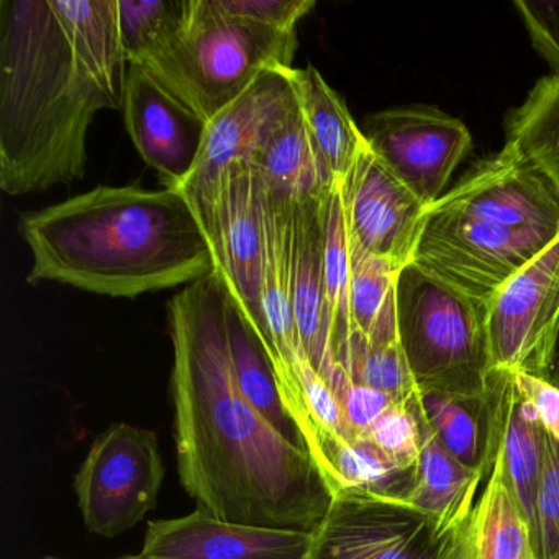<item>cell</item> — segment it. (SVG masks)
Masks as SVG:
<instances>
[{
    "label": "cell",
    "mask_w": 559,
    "mask_h": 559,
    "mask_svg": "<svg viewBox=\"0 0 559 559\" xmlns=\"http://www.w3.org/2000/svg\"><path fill=\"white\" fill-rule=\"evenodd\" d=\"M227 293L215 271L168 306L179 480L205 515L312 533L332 493L312 454L281 437L241 392L225 326Z\"/></svg>",
    "instance_id": "obj_1"
},
{
    "label": "cell",
    "mask_w": 559,
    "mask_h": 559,
    "mask_svg": "<svg viewBox=\"0 0 559 559\" xmlns=\"http://www.w3.org/2000/svg\"><path fill=\"white\" fill-rule=\"evenodd\" d=\"M21 231L34 257L28 284L135 299L215 273L207 237L176 189L97 186L24 215Z\"/></svg>",
    "instance_id": "obj_2"
},
{
    "label": "cell",
    "mask_w": 559,
    "mask_h": 559,
    "mask_svg": "<svg viewBox=\"0 0 559 559\" xmlns=\"http://www.w3.org/2000/svg\"><path fill=\"white\" fill-rule=\"evenodd\" d=\"M116 109L71 47L51 0L0 2V188L47 191L83 179L87 132Z\"/></svg>",
    "instance_id": "obj_3"
},
{
    "label": "cell",
    "mask_w": 559,
    "mask_h": 559,
    "mask_svg": "<svg viewBox=\"0 0 559 559\" xmlns=\"http://www.w3.org/2000/svg\"><path fill=\"white\" fill-rule=\"evenodd\" d=\"M297 32L231 17L215 0H186L171 44L143 70L205 123L266 70L293 68Z\"/></svg>",
    "instance_id": "obj_4"
},
{
    "label": "cell",
    "mask_w": 559,
    "mask_h": 559,
    "mask_svg": "<svg viewBox=\"0 0 559 559\" xmlns=\"http://www.w3.org/2000/svg\"><path fill=\"white\" fill-rule=\"evenodd\" d=\"M395 302L402 348L418 391L484 397L492 372L487 302L412 263L399 274Z\"/></svg>",
    "instance_id": "obj_5"
},
{
    "label": "cell",
    "mask_w": 559,
    "mask_h": 559,
    "mask_svg": "<svg viewBox=\"0 0 559 559\" xmlns=\"http://www.w3.org/2000/svg\"><path fill=\"white\" fill-rule=\"evenodd\" d=\"M467 528L444 532L405 500L342 490L310 533L309 559H457Z\"/></svg>",
    "instance_id": "obj_6"
},
{
    "label": "cell",
    "mask_w": 559,
    "mask_h": 559,
    "mask_svg": "<svg viewBox=\"0 0 559 559\" xmlns=\"http://www.w3.org/2000/svg\"><path fill=\"white\" fill-rule=\"evenodd\" d=\"M185 198L207 237L215 271L261 345L266 343L261 313L263 260V189L253 166L228 165L214 186H186Z\"/></svg>",
    "instance_id": "obj_7"
},
{
    "label": "cell",
    "mask_w": 559,
    "mask_h": 559,
    "mask_svg": "<svg viewBox=\"0 0 559 559\" xmlns=\"http://www.w3.org/2000/svg\"><path fill=\"white\" fill-rule=\"evenodd\" d=\"M163 479L155 431L110 425L91 444L74 480L87 530L104 538L129 532L155 509Z\"/></svg>",
    "instance_id": "obj_8"
},
{
    "label": "cell",
    "mask_w": 559,
    "mask_h": 559,
    "mask_svg": "<svg viewBox=\"0 0 559 559\" xmlns=\"http://www.w3.org/2000/svg\"><path fill=\"white\" fill-rule=\"evenodd\" d=\"M558 235L457 214H427L412 264L453 289L489 302Z\"/></svg>",
    "instance_id": "obj_9"
},
{
    "label": "cell",
    "mask_w": 559,
    "mask_h": 559,
    "mask_svg": "<svg viewBox=\"0 0 559 559\" xmlns=\"http://www.w3.org/2000/svg\"><path fill=\"white\" fill-rule=\"evenodd\" d=\"M492 369L545 379L559 336V235L487 302Z\"/></svg>",
    "instance_id": "obj_10"
},
{
    "label": "cell",
    "mask_w": 559,
    "mask_h": 559,
    "mask_svg": "<svg viewBox=\"0 0 559 559\" xmlns=\"http://www.w3.org/2000/svg\"><path fill=\"white\" fill-rule=\"evenodd\" d=\"M366 142L381 162L430 207L473 148L456 117L430 106L394 107L369 117Z\"/></svg>",
    "instance_id": "obj_11"
},
{
    "label": "cell",
    "mask_w": 559,
    "mask_h": 559,
    "mask_svg": "<svg viewBox=\"0 0 559 559\" xmlns=\"http://www.w3.org/2000/svg\"><path fill=\"white\" fill-rule=\"evenodd\" d=\"M427 214H457L559 235V192L532 162L506 143L496 155L471 166Z\"/></svg>",
    "instance_id": "obj_12"
},
{
    "label": "cell",
    "mask_w": 559,
    "mask_h": 559,
    "mask_svg": "<svg viewBox=\"0 0 559 559\" xmlns=\"http://www.w3.org/2000/svg\"><path fill=\"white\" fill-rule=\"evenodd\" d=\"M349 243L399 267L414 260L427 205L381 162L369 143L340 181Z\"/></svg>",
    "instance_id": "obj_13"
},
{
    "label": "cell",
    "mask_w": 559,
    "mask_h": 559,
    "mask_svg": "<svg viewBox=\"0 0 559 559\" xmlns=\"http://www.w3.org/2000/svg\"><path fill=\"white\" fill-rule=\"evenodd\" d=\"M122 110L143 162L158 171L166 188L181 191L204 148L207 123L133 64L127 73Z\"/></svg>",
    "instance_id": "obj_14"
},
{
    "label": "cell",
    "mask_w": 559,
    "mask_h": 559,
    "mask_svg": "<svg viewBox=\"0 0 559 559\" xmlns=\"http://www.w3.org/2000/svg\"><path fill=\"white\" fill-rule=\"evenodd\" d=\"M310 533L224 522L195 509L146 526L140 559H309Z\"/></svg>",
    "instance_id": "obj_15"
},
{
    "label": "cell",
    "mask_w": 559,
    "mask_h": 559,
    "mask_svg": "<svg viewBox=\"0 0 559 559\" xmlns=\"http://www.w3.org/2000/svg\"><path fill=\"white\" fill-rule=\"evenodd\" d=\"M290 70L263 71L238 99L207 123L204 148L182 188L217 185L228 165L250 162L267 133L297 106Z\"/></svg>",
    "instance_id": "obj_16"
},
{
    "label": "cell",
    "mask_w": 559,
    "mask_h": 559,
    "mask_svg": "<svg viewBox=\"0 0 559 559\" xmlns=\"http://www.w3.org/2000/svg\"><path fill=\"white\" fill-rule=\"evenodd\" d=\"M487 405L492 427L493 457L499 460L503 477L532 528L538 552L536 499L543 471L545 428L532 405L520 394L510 371L492 369L487 388Z\"/></svg>",
    "instance_id": "obj_17"
},
{
    "label": "cell",
    "mask_w": 559,
    "mask_h": 559,
    "mask_svg": "<svg viewBox=\"0 0 559 559\" xmlns=\"http://www.w3.org/2000/svg\"><path fill=\"white\" fill-rule=\"evenodd\" d=\"M320 198L293 201L290 281L294 319L300 343L310 365L326 381L338 362L333 356L332 329L326 307Z\"/></svg>",
    "instance_id": "obj_18"
},
{
    "label": "cell",
    "mask_w": 559,
    "mask_h": 559,
    "mask_svg": "<svg viewBox=\"0 0 559 559\" xmlns=\"http://www.w3.org/2000/svg\"><path fill=\"white\" fill-rule=\"evenodd\" d=\"M289 78L317 156L329 175L342 181L366 145L365 133L356 126L342 97L316 68H293Z\"/></svg>",
    "instance_id": "obj_19"
},
{
    "label": "cell",
    "mask_w": 559,
    "mask_h": 559,
    "mask_svg": "<svg viewBox=\"0 0 559 559\" xmlns=\"http://www.w3.org/2000/svg\"><path fill=\"white\" fill-rule=\"evenodd\" d=\"M71 47L122 109L127 58L119 27V0H51Z\"/></svg>",
    "instance_id": "obj_20"
},
{
    "label": "cell",
    "mask_w": 559,
    "mask_h": 559,
    "mask_svg": "<svg viewBox=\"0 0 559 559\" xmlns=\"http://www.w3.org/2000/svg\"><path fill=\"white\" fill-rule=\"evenodd\" d=\"M248 163L267 191L290 201L320 198L336 182L310 143L299 104L274 126Z\"/></svg>",
    "instance_id": "obj_21"
},
{
    "label": "cell",
    "mask_w": 559,
    "mask_h": 559,
    "mask_svg": "<svg viewBox=\"0 0 559 559\" xmlns=\"http://www.w3.org/2000/svg\"><path fill=\"white\" fill-rule=\"evenodd\" d=\"M484 476L454 460L425 424L415 483L405 502L433 519L444 532L466 528Z\"/></svg>",
    "instance_id": "obj_22"
},
{
    "label": "cell",
    "mask_w": 559,
    "mask_h": 559,
    "mask_svg": "<svg viewBox=\"0 0 559 559\" xmlns=\"http://www.w3.org/2000/svg\"><path fill=\"white\" fill-rule=\"evenodd\" d=\"M313 461L330 493L342 490L405 500L415 483V471L395 466L366 438L325 437L312 451Z\"/></svg>",
    "instance_id": "obj_23"
},
{
    "label": "cell",
    "mask_w": 559,
    "mask_h": 559,
    "mask_svg": "<svg viewBox=\"0 0 559 559\" xmlns=\"http://www.w3.org/2000/svg\"><path fill=\"white\" fill-rule=\"evenodd\" d=\"M228 289V287H227ZM225 326L235 376L245 397L266 418L267 424L294 447L309 451L302 431L287 412L277 388L273 366L266 349L258 340L257 333L248 325L240 307L231 297L230 290L225 300ZM310 453V451H309Z\"/></svg>",
    "instance_id": "obj_24"
},
{
    "label": "cell",
    "mask_w": 559,
    "mask_h": 559,
    "mask_svg": "<svg viewBox=\"0 0 559 559\" xmlns=\"http://www.w3.org/2000/svg\"><path fill=\"white\" fill-rule=\"evenodd\" d=\"M425 424L438 443L464 466L483 474L492 471V427L484 397L420 392Z\"/></svg>",
    "instance_id": "obj_25"
},
{
    "label": "cell",
    "mask_w": 559,
    "mask_h": 559,
    "mask_svg": "<svg viewBox=\"0 0 559 559\" xmlns=\"http://www.w3.org/2000/svg\"><path fill=\"white\" fill-rule=\"evenodd\" d=\"M469 538L473 559H538L532 528L497 457L474 507Z\"/></svg>",
    "instance_id": "obj_26"
},
{
    "label": "cell",
    "mask_w": 559,
    "mask_h": 559,
    "mask_svg": "<svg viewBox=\"0 0 559 559\" xmlns=\"http://www.w3.org/2000/svg\"><path fill=\"white\" fill-rule=\"evenodd\" d=\"M507 143L559 192V74L542 78L507 120Z\"/></svg>",
    "instance_id": "obj_27"
},
{
    "label": "cell",
    "mask_w": 559,
    "mask_h": 559,
    "mask_svg": "<svg viewBox=\"0 0 559 559\" xmlns=\"http://www.w3.org/2000/svg\"><path fill=\"white\" fill-rule=\"evenodd\" d=\"M320 215L323 227V274H325L326 307H329L332 348L335 361L342 358L353 333L349 312V258L348 230L343 214L340 181L320 198Z\"/></svg>",
    "instance_id": "obj_28"
},
{
    "label": "cell",
    "mask_w": 559,
    "mask_h": 559,
    "mask_svg": "<svg viewBox=\"0 0 559 559\" xmlns=\"http://www.w3.org/2000/svg\"><path fill=\"white\" fill-rule=\"evenodd\" d=\"M338 365L353 381L391 395L397 404L420 402V391L408 368L401 338L374 343L353 332Z\"/></svg>",
    "instance_id": "obj_29"
},
{
    "label": "cell",
    "mask_w": 559,
    "mask_h": 559,
    "mask_svg": "<svg viewBox=\"0 0 559 559\" xmlns=\"http://www.w3.org/2000/svg\"><path fill=\"white\" fill-rule=\"evenodd\" d=\"M186 0H119V27L127 63L143 67L178 35Z\"/></svg>",
    "instance_id": "obj_30"
},
{
    "label": "cell",
    "mask_w": 559,
    "mask_h": 559,
    "mask_svg": "<svg viewBox=\"0 0 559 559\" xmlns=\"http://www.w3.org/2000/svg\"><path fill=\"white\" fill-rule=\"evenodd\" d=\"M352 280H349V312L353 332L371 338L382 320L395 310V287L402 267L384 258L366 253L349 243Z\"/></svg>",
    "instance_id": "obj_31"
},
{
    "label": "cell",
    "mask_w": 559,
    "mask_h": 559,
    "mask_svg": "<svg viewBox=\"0 0 559 559\" xmlns=\"http://www.w3.org/2000/svg\"><path fill=\"white\" fill-rule=\"evenodd\" d=\"M424 433L421 404H394L382 414L365 435L395 466L405 471L417 469Z\"/></svg>",
    "instance_id": "obj_32"
},
{
    "label": "cell",
    "mask_w": 559,
    "mask_h": 559,
    "mask_svg": "<svg viewBox=\"0 0 559 559\" xmlns=\"http://www.w3.org/2000/svg\"><path fill=\"white\" fill-rule=\"evenodd\" d=\"M536 528L538 559H559V443L546 431L536 499Z\"/></svg>",
    "instance_id": "obj_33"
},
{
    "label": "cell",
    "mask_w": 559,
    "mask_h": 559,
    "mask_svg": "<svg viewBox=\"0 0 559 559\" xmlns=\"http://www.w3.org/2000/svg\"><path fill=\"white\" fill-rule=\"evenodd\" d=\"M326 382L335 392L346 421L356 438L365 437L382 414L397 404L391 395L353 381L340 365L333 369Z\"/></svg>",
    "instance_id": "obj_34"
},
{
    "label": "cell",
    "mask_w": 559,
    "mask_h": 559,
    "mask_svg": "<svg viewBox=\"0 0 559 559\" xmlns=\"http://www.w3.org/2000/svg\"><path fill=\"white\" fill-rule=\"evenodd\" d=\"M231 17L281 32H297V24L316 8L313 0H215Z\"/></svg>",
    "instance_id": "obj_35"
},
{
    "label": "cell",
    "mask_w": 559,
    "mask_h": 559,
    "mask_svg": "<svg viewBox=\"0 0 559 559\" xmlns=\"http://www.w3.org/2000/svg\"><path fill=\"white\" fill-rule=\"evenodd\" d=\"M520 19L535 50L559 74V0L558 2H515Z\"/></svg>",
    "instance_id": "obj_36"
},
{
    "label": "cell",
    "mask_w": 559,
    "mask_h": 559,
    "mask_svg": "<svg viewBox=\"0 0 559 559\" xmlns=\"http://www.w3.org/2000/svg\"><path fill=\"white\" fill-rule=\"evenodd\" d=\"M522 397L532 405L536 417L552 440L559 443V388L538 376L512 372Z\"/></svg>",
    "instance_id": "obj_37"
},
{
    "label": "cell",
    "mask_w": 559,
    "mask_h": 559,
    "mask_svg": "<svg viewBox=\"0 0 559 559\" xmlns=\"http://www.w3.org/2000/svg\"><path fill=\"white\" fill-rule=\"evenodd\" d=\"M545 379L551 382L552 385H556V388H559V336L558 342H556L555 352H552L551 365H549Z\"/></svg>",
    "instance_id": "obj_38"
},
{
    "label": "cell",
    "mask_w": 559,
    "mask_h": 559,
    "mask_svg": "<svg viewBox=\"0 0 559 559\" xmlns=\"http://www.w3.org/2000/svg\"><path fill=\"white\" fill-rule=\"evenodd\" d=\"M457 559H473V549H471L469 528H467V538L464 543L463 551H461L460 558Z\"/></svg>",
    "instance_id": "obj_39"
},
{
    "label": "cell",
    "mask_w": 559,
    "mask_h": 559,
    "mask_svg": "<svg viewBox=\"0 0 559 559\" xmlns=\"http://www.w3.org/2000/svg\"><path fill=\"white\" fill-rule=\"evenodd\" d=\"M117 559H140L139 558V555H130V556H122V558H117Z\"/></svg>",
    "instance_id": "obj_40"
},
{
    "label": "cell",
    "mask_w": 559,
    "mask_h": 559,
    "mask_svg": "<svg viewBox=\"0 0 559 559\" xmlns=\"http://www.w3.org/2000/svg\"><path fill=\"white\" fill-rule=\"evenodd\" d=\"M44 559H60V558H53V556H47V558Z\"/></svg>",
    "instance_id": "obj_41"
}]
</instances>
